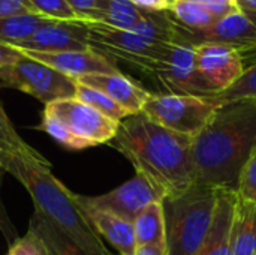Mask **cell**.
<instances>
[{"label": "cell", "mask_w": 256, "mask_h": 255, "mask_svg": "<svg viewBox=\"0 0 256 255\" xmlns=\"http://www.w3.org/2000/svg\"><path fill=\"white\" fill-rule=\"evenodd\" d=\"M108 144L120 152L162 198L178 195L198 183L194 138L165 129L142 113L122 120Z\"/></svg>", "instance_id": "1"}, {"label": "cell", "mask_w": 256, "mask_h": 255, "mask_svg": "<svg viewBox=\"0 0 256 255\" xmlns=\"http://www.w3.org/2000/svg\"><path fill=\"white\" fill-rule=\"evenodd\" d=\"M255 149L256 101L220 102L208 125L194 138L198 183L237 191L240 174Z\"/></svg>", "instance_id": "2"}, {"label": "cell", "mask_w": 256, "mask_h": 255, "mask_svg": "<svg viewBox=\"0 0 256 255\" xmlns=\"http://www.w3.org/2000/svg\"><path fill=\"white\" fill-rule=\"evenodd\" d=\"M0 165L12 174L30 194L34 212L68 236L87 255H112L88 222L70 192L51 171L50 162L40 156L0 152Z\"/></svg>", "instance_id": "3"}, {"label": "cell", "mask_w": 256, "mask_h": 255, "mask_svg": "<svg viewBox=\"0 0 256 255\" xmlns=\"http://www.w3.org/2000/svg\"><path fill=\"white\" fill-rule=\"evenodd\" d=\"M219 189L195 183L162 200L168 255H194L204 242L216 210Z\"/></svg>", "instance_id": "4"}, {"label": "cell", "mask_w": 256, "mask_h": 255, "mask_svg": "<svg viewBox=\"0 0 256 255\" xmlns=\"http://www.w3.org/2000/svg\"><path fill=\"white\" fill-rule=\"evenodd\" d=\"M88 30L90 47L154 77L174 44L147 39L132 30H120L93 21H81Z\"/></svg>", "instance_id": "5"}, {"label": "cell", "mask_w": 256, "mask_h": 255, "mask_svg": "<svg viewBox=\"0 0 256 255\" xmlns=\"http://www.w3.org/2000/svg\"><path fill=\"white\" fill-rule=\"evenodd\" d=\"M220 102L213 96L150 93L142 114L172 132L196 138L208 125Z\"/></svg>", "instance_id": "6"}, {"label": "cell", "mask_w": 256, "mask_h": 255, "mask_svg": "<svg viewBox=\"0 0 256 255\" xmlns=\"http://www.w3.org/2000/svg\"><path fill=\"white\" fill-rule=\"evenodd\" d=\"M0 83L4 87L20 90L36 98L45 105L75 96L76 89L75 80L26 56L24 53L15 63L0 68Z\"/></svg>", "instance_id": "7"}, {"label": "cell", "mask_w": 256, "mask_h": 255, "mask_svg": "<svg viewBox=\"0 0 256 255\" xmlns=\"http://www.w3.org/2000/svg\"><path fill=\"white\" fill-rule=\"evenodd\" d=\"M44 113L62 120L66 128L86 146V149L108 144L116 137L120 125L75 96L58 99L45 105Z\"/></svg>", "instance_id": "8"}, {"label": "cell", "mask_w": 256, "mask_h": 255, "mask_svg": "<svg viewBox=\"0 0 256 255\" xmlns=\"http://www.w3.org/2000/svg\"><path fill=\"white\" fill-rule=\"evenodd\" d=\"M76 204L82 212L87 210H104L114 213L123 219L134 222L138 213L148 204L162 201V195L154 189V186L141 174L135 176L117 186L116 189L94 197H87L81 194H74Z\"/></svg>", "instance_id": "9"}, {"label": "cell", "mask_w": 256, "mask_h": 255, "mask_svg": "<svg viewBox=\"0 0 256 255\" xmlns=\"http://www.w3.org/2000/svg\"><path fill=\"white\" fill-rule=\"evenodd\" d=\"M195 68L213 96L234 86L246 71L238 48L216 42L195 45Z\"/></svg>", "instance_id": "10"}, {"label": "cell", "mask_w": 256, "mask_h": 255, "mask_svg": "<svg viewBox=\"0 0 256 255\" xmlns=\"http://www.w3.org/2000/svg\"><path fill=\"white\" fill-rule=\"evenodd\" d=\"M176 30L177 42H186L194 47L206 42H216L232 45L243 51L256 45V12L242 9L201 30H188L176 23Z\"/></svg>", "instance_id": "11"}, {"label": "cell", "mask_w": 256, "mask_h": 255, "mask_svg": "<svg viewBox=\"0 0 256 255\" xmlns=\"http://www.w3.org/2000/svg\"><path fill=\"white\" fill-rule=\"evenodd\" d=\"M154 78L164 86L165 93L213 96L195 68V47L186 42H177L171 47Z\"/></svg>", "instance_id": "12"}, {"label": "cell", "mask_w": 256, "mask_h": 255, "mask_svg": "<svg viewBox=\"0 0 256 255\" xmlns=\"http://www.w3.org/2000/svg\"><path fill=\"white\" fill-rule=\"evenodd\" d=\"M15 48L38 53L80 51L90 48L88 30L81 21H50L39 27L24 41L14 44Z\"/></svg>", "instance_id": "13"}, {"label": "cell", "mask_w": 256, "mask_h": 255, "mask_svg": "<svg viewBox=\"0 0 256 255\" xmlns=\"http://www.w3.org/2000/svg\"><path fill=\"white\" fill-rule=\"evenodd\" d=\"M26 56L39 60L60 74L78 80L92 74H114L120 72L117 62L111 57L102 54L94 48L80 50V51H62V53H38V51H24Z\"/></svg>", "instance_id": "14"}, {"label": "cell", "mask_w": 256, "mask_h": 255, "mask_svg": "<svg viewBox=\"0 0 256 255\" xmlns=\"http://www.w3.org/2000/svg\"><path fill=\"white\" fill-rule=\"evenodd\" d=\"M75 81L102 92L116 104H118L123 110H126L129 116L140 114L150 96V92L147 89H144L140 83L122 72L92 74Z\"/></svg>", "instance_id": "15"}, {"label": "cell", "mask_w": 256, "mask_h": 255, "mask_svg": "<svg viewBox=\"0 0 256 255\" xmlns=\"http://www.w3.org/2000/svg\"><path fill=\"white\" fill-rule=\"evenodd\" d=\"M237 197V191L219 189L212 225L194 255H232V222Z\"/></svg>", "instance_id": "16"}, {"label": "cell", "mask_w": 256, "mask_h": 255, "mask_svg": "<svg viewBox=\"0 0 256 255\" xmlns=\"http://www.w3.org/2000/svg\"><path fill=\"white\" fill-rule=\"evenodd\" d=\"M84 213L102 240L105 239L120 255H134L136 249L134 222L104 210H87Z\"/></svg>", "instance_id": "17"}, {"label": "cell", "mask_w": 256, "mask_h": 255, "mask_svg": "<svg viewBox=\"0 0 256 255\" xmlns=\"http://www.w3.org/2000/svg\"><path fill=\"white\" fill-rule=\"evenodd\" d=\"M255 254L256 203L237 197L232 222V255Z\"/></svg>", "instance_id": "18"}, {"label": "cell", "mask_w": 256, "mask_h": 255, "mask_svg": "<svg viewBox=\"0 0 256 255\" xmlns=\"http://www.w3.org/2000/svg\"><path fill=\"white\" fill-rule=\"evenodd\" d=\"M134 231L136 246H166V225L162 201L152 203L138 213L134 219Z\"/></svg>", "instance_id": "19"}, {"label": "cell", "mask_w": 256, "mask_h": 255, "mask_svg": "<svg viewBox=\"0 0 256 255\" xmlns=\"http://www.w3.org/2000/svg\"><path fill=\"white\" fill-rule=\"evenodd\" d=\"M144 17L146 12L138 9L129 0H102L88 21L120 30H134Z\"/></svg>", "instance_id": "20"}, {"label": "cell", "mask_w": 256, "mask_h": 255, "mask_svg": "<svg viewBox=\"0 0 256 255\" xmlns=\"http://www.w3.org/2000/svg\"><path fill=\"white\" fill-rule=\"evenodd\" d=\"M28 228L42 239L50 255H87L76 243H74L68 236H64L38 212L33 213L28 222Z\"/></svg>", "instance_id": "21"}, {"label": "cell", "mask_w": 256, "mask_h": 255, "mask_svg": "<svg viewBox=\"0 0 256 255\" xmlns=\"http://www.w3.org/2000/svg\"><path fill=\"white\" fill-rule=\"evenodd\" d=\"M52 20L38 15V14H22L0 18V42L3 44H18L33 35L39 27ZM57 21V20H56Z\"/></svg>", "instance_id": "22"}, {"label": "cell", "mask_w": 256, "mask_h": 255, "mask_svg": "<svg viewBox=\"0 0 256 255\" xmlns=\"http://www.w3.org/2000/svg\"><path fill=\"white\" fill-rule=\"evenodd\" d=\"M244 60L246 71L242 78L231 86L228 90L213 96L220 102L237 101V99H252L256 101V45L240 51Z\"/></svg>", "instance_id": "23"}, {"label": "cell", "mask_w": 256, "mask_h": 255, "mask_svg": "<svg viewBox=\"0 0 256 255\" xmlns=\"http://www.w3.org/2000/svg\"><path fill=\"white\" fill-rule=\"evenodd\" d=\"M168 14L178 26L188 30H201L218 21L204 8L190 0H172Z\"/></svg>", "instance_id": "24"}, {"label": "cell", "mask_w": 256, "mask_h": 255, "mask_svg": "<svg viewBox=\"0 0 256 255\" xmlns=\"http://www.w3.org/2000/svg\"><path fill=\"white\" fill-rule=\"evenodd\" d=\"M75 98L82 101L84 104L90 105L92 108L98 110L99 113H102L104 116H106L108 119H111L114 122L120 123L122 120L129 117L126 110H123L118 104H116L106 95H104L102 92H99V90H96L93 87H88V86L76 83Z\"/></svg>", "instance_id": "25"}, {"label": "cell", "mask_w": 256, "mask_h": 255, "mask_svg": "<svg viewBox=\"0 0 256 255\" xmlns=\"http://www.w3.org/2000/svg\"><path fill=\"white\" fill-rule=\"evenodd\" d=\"M0 152L26 155V156H40L38 150H34L20 137L9 116L6 114L2 102H0Z\"/></svg>", "instance_id": "26"}, {"label": "cell", "mask_w": 256, "mask_h": 255, "mask_svg": "<svg viewBox=\"0 0 256 255\" xmlns=\"http://www.w3.org/2000/svg\"><path fill=\"white\" fill-rule=\"evenodd\" d=\"M38 129L46 132L51 138H54L58 144H62L63 147H66L69 150H84L86 149V146L66 128V125L62 120H58L57 117H54L48 113H42V119H40Z\"/></svg>", "instance_id": "27"}, {"label": "cell", "mask_w": 256, "mask_h": 255, "mask_svg": "<svg viewBox=\"0 0 256 255\" xmlns=\"http://www.w3.org/2000/svg\"><path fill=\"white\" fill-rule=\"evenodd\" d=\"M33 14L57 21H80L66 0H26Z\"/></svg>", "instance_id": "28"}, {"label": "cell", "mask_w": 256, "mask_h": 255, "mask_svg": "<svg viewBox=\"0 0 256 255\" xmlns=\"http://www.w3.org/2000/svg\"><path fill=\"white\" fill-rule=\"evenodd\" d=\"M237 194L240 198L256 203V149L248 159L237 185Z\"/></svg>", "instance_id": "29"}, {"label": "cell", "mask_w": 256, "mask_h": 255, "mask_svg": "<svg viewBox=\"0 0 256 255\" xmlns=\"http://www.w3.org/2000/svg\"><path fill=\"white\" fill-rule=\"evenodd\" d=\"M8 255H50L42 239L33 231L27 230L22 237H18L10 246Z\"/></svg>", "instance_id": "30"}, {"label": "cell", "mask_w": 256, "mask_h": 255, "mask_svg": "<svg viewBox=\"0 0 256 255\" xmlns=\"http://www.w3.org/2000/svg\"><path fill=\"white\" fill-rule=\"evenodd\" d=\"M201 8H204L208 14H212L216 20L225 18L231 14L240 12L242 8L238 0H190Z\"/></svg>", "instance_id": "31"}, {"label": "cell", "mask_w": 256, "mask_h": 255, "mask_svg": "<svg viewBox=\"0 0 256 255\" xmlns=\"http://www.w3.org/2000/svg\"><path fill=\"white\" fill-rule=\"evenodd\" d=\"M4 174H6V171H4L3 167L0 165V189H2V183H3ZM0 230H2V233H3V236L6 237V240L9 242V246L18 239V237H16V231H15V228H14V225H12L9 216H8V213H6V209H4V206H3L2 195H0Z\"/></svg>", "instance_id": "32"}, {"label": "cell", "mask_w": 256, "mask_h": 255, "mask_svg": "<svg viewBox=\"0 0 256 255\" xmlns=\"http://www.w3.org/2000/svg\"><path fill=\"white\" fill-rule=\"evenodd\" d=\"M102 0H66V3L74 9L80 21H88Z\"/></svg>", "instance_id": "33"}, {"label": "cell", "mask_w": 256, "mask_h": 255, "mask_svg": "<svg viewBox=\"0 0 256 255\" xmlns=\"http://www.w3.org/2000/svg\"><path fill=\"white\" fill-rule=\"evenodd\" d=\"M22 14H33L26 0H0V18Z\"/></svg>", "instance_id": "34"}, {"label": "cell", "mask_w": 256, "mask_h": 255, "mask_svg": "<svg viewBox=\"0 0 256 255\" xmlns=\"http://www.w3.org/2000/svg\"><path fill=\"white\" fill-rule=\"evenodd\" d=\"M144 12H168L172 0H129Z\"/></svg>", "instance_id": "35"}, {"label": "cell", "mask_w": 256, "mask_h": 255, "mask_svg": "<svg viewBox=\"0 0 256 255\" xmlns=\"http://www.w3.org/2000/svg\"><path fill=\"white\" fill-rule=\"evenodd\" d=\"M21 54L22 53L18 48H15L14 45L0 42V68L15 63L21 57Z\"/></svg>", "instance_id": "36"}, {"label": "cell", "mask_w": 256, "mask_h": 255, "mask_svg": "<svg viewBox=\"0 0 256 255\" xmlns=\"http://www.w3.org/2000/svg\"><path fill=\"white\" fill-rule=\"evenodd\" d=\"M134 255H168V248L158 245H142L136 246Z\"/></svg>", "instance_id": "37"}, {"label": "cell", "mask_w": 256, "mask_h": 255, "mask_svg": "<svg viewBox=\"0 0 256 255\" xmlns=\"http://www.w3.org/2000/svg\"><path fill=\"white\" fill-rule=\"evenodd\" d=\"M238 5L244 11L256 12V0H238Z\"/></svg>", "instance_id": "38"}, {"label": "cell", "mask_w": 256, "mask_h": 255, "mask_svg": "<svg viewBox=\"0 0 256 255\" xmlns=\"http://www.w3.org/2000/svg\"><path fill=\"white\" fill-rule=\"evenodd\" d=\"M255 255H256V254H255Z\"/></svg>", "instance_id": "39"}]
</instances>
